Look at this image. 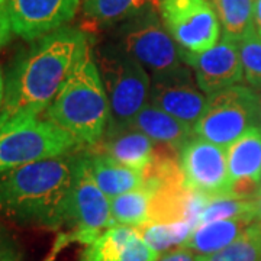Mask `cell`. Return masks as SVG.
Masks as SVG:
<instances>
[{
    "label": "cell",
    "mask_w": 261,
    "mask_h": 261,
    "mask_svg": "<svg viewBox=\"0 0 261 261\" xmlns=\"http://www.w3.org/2000/svg\"><path fill=\"white\" fill-rule=\"evenodd\" d=\"M89 42L86 32L68 25L34 41L20 53L6 75L0 125L41 118Z\"/></svg>",
    "instance_id": "6da1fadb"
},
{
    "label": "cell",
    "mask_w": 261,
    "mask_h": 261,
    "mask_svg": "<svg viewBox=\"0 0 261 261\" xmlns=\"http://www.w3.org/2000/svg\"><path fill=\"white\" fill-rule=\"evenodd\" d=\"M82 152L39 160L0 174V214L60 232L67 224Z\"/></svg>",
    "instance_id": "7a4b0ae2"
},
{
    "label": "cell",
    "mask_w": 261,
    "mask_h": 261,
    "mask_svg": "<svg viewBox=\"0 0 261 261\" xmlns=\"http://www.w3.org/2000/svg\"><path fill=\"white\" fill-rule=\"evenodd\" d=\"M42 118L73 135L86 148L102 140L109 126V103L92 42L83 49Z\"/></svg>",
    "instance_id": "3957f363"
},
{
    "label": "cell",
    "mask_w": 261,
    "mask_h": 261,
    "mask_svg": "<svg viewBox=\"0 0 261 261\" xmlns=\"http://www.w3.org/2000/svg\"><path fill=\"white\" fill-rule=\"evenodd\" d=\"M94 60L109 103L108 128H126L148 103L151 77L116 42L97 48Z\"/></svg>",
    "instance_id": "277c9868"
},
{
    "label": "cell",
    "mask_w": 261,
    "mask_h": 261,
    "mask_svg": "<svg viewBox=\"0 0 261 261\" xmlns=\"http://www.w3.org/2000/svg\"><path fill=\"white\" fill-rule=\"evenodd\" d=\"M84 148L80 141L45 118L8 122L0 125V174Z\"/></svg>",
    "instance_id": "5b68a950"
},
{
    "label": "cell",
    "mask_w": 261,
    "mask_h": 261,
    "mask_svg": "<svg viewBox=\"0 0 261 261\" xmlns=\"http://www.w3.org/2000/svg\"><path fill=\"white\" fill-rule=\"evenodd\" d=\"M258 99L260 93L244 84H235L207 96L205 111L193 134L228 148L244 132L258 126Z\"/></svg>",
    "instance_id": "8992f818"
},
{
    "label": "cell",
    "mask_w": 261,
    "mask_h": 261,
    "mask_svg": "<svg viewBox=\"0 0 261 261\" xmlns=\"http://www.w3.org/2000/svg\"><path fill=\"white\" fill-rule=\"evenodd\" d=\"M116 44L135 58L149 77L167 74L186 64L181 60L180 48L160 18L159 10L152 6L118 27Z\"/></svg>",
    "instance_id": "52a82bcc"
},
{
    "label": "cell",
    "mask_w": 261,
    "mask_h": 261,
    "mask_svg": "<svg viewBox=\"0 0 261 261\" xmlns=\"http://www.w3.org/2000/svg\"><path fill=\"white\" fill-rule=\"evenodd\" d=\"M84 149L68 205L65 224L68 231L57 235L51 251V255L54 257L68 244H92L100 233L112 226L111 199L103 193L92 177L87 168Z\"/></svg>",
    "instance_id": "ba28073f"
},
{
    "label": "cell",
    "mask_w": 261,
    "mask_h": 261,
    "mask_svg": "<svg viewBox=\"0 0 261 261\" xmlns=\"http://www.w3.org/2000/svg\"><path fill=\"white\" fill-rule=\"evenodd\" d=\"M157 10L183 53L200 54L222 37L221 23L209 0H159Z\"/></svg>",
    "instance_id": "9c48e42d"
},
{
    "label": "cell",
    "mask_w": 261,
    "mask_h": 261,
    "mask_svg": "<svg viewBox=\"0 0 261 261\" xmlns=\"http://www.w3.org/2000/svg\"><path fill=\"white\" fill-rule=\"evenodd\" d=\"M185 186L206 199L231 195L226 148L193 137L178 152Z\"/></svg>",
    "instance_id": "30bf717a"
},
{
    "label": "cell",
    "mask_w": 261,
    "mask_h": 261,
    "mask_svg": "<svg viewBox=\"0 0 261 261\" xmlns=\"http://www.w3.org/2000/svg\"><path fill=\"white\" fill-rule=\"evenodd\" d=\"M206 96L187 64L167 74L151 77L148 102L180 122L195 128L205 111Z\"/></svg>",
    "instance_id": "8fae6325"
},
{
    "label": "cell",
    "mask_w": 261,
    "mask_h": 261,
    "mask_svg": "<svg viewBox=\"0 0 261 261\" xmlns=\"http://www.w3.org/2000/svg\"><path fill=\"white\" fill-rule=\"evenodd\" d=\"M180 54L181 60L193 70L196 83L206 96L244 82L238 41L232 38L222 35L214 47L200 54L183 51Z\"/></svg>",
    "instance_id": "7c38bea8"
},
{
    "label": "cell",
    "mask_w": 261,
    "mask_h": 261,
    "mask_svg": "<svg viewBox=\"0 0 261 261\" xmlns=\"http://www.w3.org/2000/svg\"><path fill=\"white\" fill-rule=\"evenodd\" d=\"M15 35L34 42L68 27L82 0H6Z\"/></svg>",
    "instance_id": "4fadbf2b"
},
{
    "label": "cell",
    "mask_w": 261,
    "mask_h": 261,
    "mask_svg": "<svg viewBox=\"0 0 261 261\" xmlns=\"http://www.w3.org/2000/svg\"><path fill=\"white\" fill-rule=\"evenodd\" d=\"M152 250L138 232V228L112 225L93 243L86 245L79 261H157Z\"/></svg>",
    "instance_id": "5bb4252c"
},
{
    "label": "cell",
    "mask_w": 261,
    "mask_h": 261,
    "mask_svg": "<svg viewBox=\"0 0 261 261\" xmlns=\"http://www.w3.org/2000/svg\"><path fill=\"white\" fill-rule=\"evenodd\" d=\"M87 149L100 152L126 167L145 171L154 161L157 144L145 134L126 128H108L102 140Z\"/></svg>",
    "instance_id": "9a60e30c"
},
{
    "label": "cell",
    "mask_w": 261,
    "mask_h": 261,
    "mask_svg": "<svg viewBox=\"0 0 261 261\" xmlns=\"http://www.w3.org/2000/svg\"><path fill=\"white\" fill-rule=\"evenodd\" d=\"M129 126L145 134L157 145L166 147L177 154L193 137V128L149 102L137 113Z\"/></svg>",
    "instance_id": "2e32d148"
},
{
    "label": "cell",
    "mask_w": 261,
    "mask_h": 261,
    "mask_svg": "<svg viewBox=\"0 0 261 261\" xmlns=\"http://www.w3.org/2000/svg\"><path fill=\"white\" fill-rule=\"evenodd\" d=\"M84 154L92 177L109 199L140 189L145 185L142 171L126 167L105 154L94 152L87 148L84 149Z\"/></svg>",
    "instance_id": "e0dca14e"
},
{
    "label": "cell",
    "mask_w": 261,
    "mask_h": 261,
    "mask_svg": "<svg viewBox=\"0 0 261 261\" xmlns=\"http://www.w3.org/2000/svg\"><path fill=\"white\" fill-rule=\"evenodd\" d=\"M231 187L237 183H257L261 178V128L254 126L226 148ZM260 190V189H258Z\"/></svg>",
    "instance_id": "ac0fdd59"
},
{
    "label": "cell",
    "mask_w": 261,
    "mask_h": 261,
    "mask_svg": "<svg viewBox=\"0 0 261 261\" xmlns=\"http://www.w3.org/2000/svg\"><path fill=\"white\" fill-rule=\"evenodd\" d=\"M254 222V219H221L195 226L180 247L196 255H209L233 243Z\"/></svg>",
    "instance_id": "d6986e66"
},
{
    "label": "cell",
    "mask_w": 261,
    "mask_h": 261,
    "mask_svg": "<svg viewBox=\"0 0 261 261\" xmlns=\"http://www.w3.org/2000/svg\"><path fill=\"white\" fill-rule=\"evenodd\" d=\"M152 0H82L83 15L96 25L112 27L140 15L152 6Z\"/></svg>",
    "instance_id": "ffe728a7"
},
{
    "label": "cell",
    "mask_w": 261,
    "mask_h": 261,
    "mask_svg": "<svg viewBox=\"0 0 261 261\" xmlns=\"http://www.w3.org/2000/svg\"><path fill=\"white\" fill-rule=\"evenodd\" d=\"M152 189L144 185L140 189L126 192L111 199L112 225H126L141 228L149 222Z\"/></svg>",
    "instance_id": "44dd1931"
},
{
    "label": "cell",
    "mask_w": 261,
    "mask_h": 261,
    "mask_svg": "<svg viewBox=\"0 0 261 261\" xmlns=\"http://www.w3.org/2000/svg\"><path fill=\"white\" fill-rule=\"evenodd\" d=\"M222 35L235 41L254 32V0H209Z\"/></svg>",
    "instance_id": "7402d4cb"
},
{
    "label": "cell",
    "mask_w": 261,
    "mask_h": 261,
    "mask_svg": "<svg viewBox=\"0 0 261 261\" xmlns=\"http://www.w3.org/2000/svg\"><path fill=\"white\" fill-rule=\"evenodd\" d=\"M197 261H261V222H254L221 251L197 255Z\"/></svg>",
    "instance_id": "603a6c76"
},
{
    "label": "cell",
    "mask_w": 261,
    "mask_h": 261,
    "mask_svg": "<svg viewBox=\"0 0 261 261\" xmlns=\"http://www.w3.org/2000/svg\"><path fill=\"white\" fill-rule=\"evenodd\" d=\"M255 219L254 214V199H241L233 195L219 196L209 199L203 211L200 212L196 226L221 219ZM258 222V221H257Z\"/></svg>",
    "instance_id": "cb8c5ba5"
},
{
    "label": "cell",
    "mask_w": 261,
    "mask_h": 261,
    "mask_svg": "<svg viewBox=\"0 0 261 261\" xmlns=\"http://www.w3.org/2000/svg\"><path fill=\"white\" fill-rule=\"evenodd\" d=\"M195 229V225L189 221L173 224H148L138 228V232L152 250L161 254L168 251L174 245H181Z\"/></svg>",
    "instance_id": "d4e9b609"
},
{
    "label": "cell",
    "mask_w": 261,
    "mask_h": 261,
    "mask_svg": "<svg viewBox=\"0 0 261 261\" xmlns=\"http://www.w3.org/2000/svg\"><path fill=\"white\" fill-rule=\"evenodd\" d=\"M243 63L244 82L254 90H261V38L255 31L238 41Z\"/></svg>",
    "instance_id": "484cf974"
},
{
    "label": "cell",
    "mask_w": 261,
    "mask_h": 261,
    "mask_svg": "<svg viewBox=\"0 0 261 261\" xmlns=\"http://www.w3.org/2000/svg\"><path fill=\"white\" fill-rule=\"evenodd\" d=\"M22 252L13 235L0 224V261H20Z\"/></svg>",
    "instance_id": "4316f807"
},
{
    "label": "cell",
    "mask_w": 261,
    "mask_h": 261,
    "mask_svg": "<svg viewBox=\"0 0 261 261\" xmlns=\"http://www.w3.org/2000/svg\"><path fill=\"white\" fill-rule=\"evenodd\" d=\"M15 37V32L12 28V20L8 10V2L0 0V49L5 48L10 42V39Z\"/></svg>",
    "instance_id": "83f0119b"
},
{
    "label": "cell",
    "mask_w": 261,
    "mask_h": 261,
    "mask_svg": "<svg viewBox=\"0 0 261 261\" xmlns=\"http://www.w3.org/2000/svg\"><path fill=\"white\" fill-rule=\"evenodd\" d=\"M157 261H197V255L192 251H189V250L178 247L177 250L163 254Z\"/></svg>",
    "instance_id": "f1b7e54d"
},
{
    "label": "cell",
    "mask_w": 261,
    "mask_h": 261,
    "mask_svg": "<svg viewBox=\"0 0 261 261\" xmlns=\"http://www.w3.org/2000/svg\"><path fill=\"white\" fill-rule=\"evenodd\" d=\"M254 31L261 38V0H254Z\"/></svg>",
    "instance_id": "f546056e"
},
{
    "label": "cell",
    "mask_w": 261,
    "mask_h": 261,
    "mask_svg": "<svg viewBox=\"0 0 261 261\" xmlns=\"http://www.w3.org/2000/svg\"><path fill=\"white\" fill-rule=\"evenodd\" d=\"M254 214H255V219L261 222V192L254 199Z\"/></svg>",
    "instance_id": "4dcf8cb0"
},
{
    "label": "cell",
    "mask_w": 261,
    "mask_h": 261,
    "mask_svg": "<svg viewBox=\"0 0 261 261\" xmlns=\"http://www.w3.org/2000/svg\"><path fill=\"white\" fill-rule=\"evenodd\" d=\"M5 90H6V77L0 70V109H2L3 100H5Z\"/></svg>",
    "instance_id": "1f68e13d"
},
{
    "label": "cell",
    "mask_w": 261,
    "mask_h": 261,
    "mask_svg": "<svg viewBox=\"0 0 261 261\" xmlns=\"http://www.w3.org/2000/svg\"><path fill=\"white\" fill-rule=\"evenodd\" d=\"M258 126L261 128V93L260 99H258Z\"/></svg>",
    "instance_id": "d6a6232c"
},
{
    "label": "cell",
    "mask_w": 261,
    "mask_h": 261,
    "mask_svg": "<svg viewBox=\"0 0 261 261\" xmlns=\"http://www.w3.org/2000/svg\"><path fill=\"white\" fill-rule=\"evenodd\" d=\"M54 258H56L54 255H49V257H48V258H45L44 261H54Z\"/></svg>",
    "instance_id": "836d02e7"
},
{
    "label": "cell",
    "mask_w": 261,
    "mask_h": 261,
    "mask_svg": "<svg viewBox=\"0 0 261 261\" xmlns=\"http://www.w3.org/2000/svg\"><path fill=\"white\" fill-rule=\"evenodd\" d=\"M152 2H154V5H155V8H157V2H159V0H152Z\"/></svg>",
    "instance_id": "e575fe53"
},
{
    "label": "cell",
    "mask_w": 261,
    "mask_h": 261,
    "mask_svg": "<svg viewBox=\"0 0 261 261\" xmlns=\"http://www.w3.org/2000/svg\"><path fill=\"white\" fill-rule=\"evenodd\" d=\"M261 192V178H260V190H258V193H260Z\"/></svg>",
    "instance_id": "d590c367"
}]
</instances>
